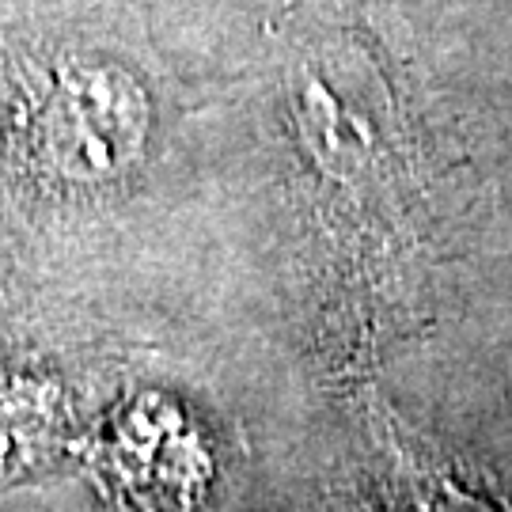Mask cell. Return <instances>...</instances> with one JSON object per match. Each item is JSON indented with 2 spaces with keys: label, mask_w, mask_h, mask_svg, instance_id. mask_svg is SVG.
Segmentation results:
<instances>
[{
  "label": "cell",
  "mask_w": 512,
  "mask_h": 512,
  "mask_svg": "<svg viewBox=\"0 0 512 512\" xmlns=\"http://www.w3.org/2000/svg\"><path fill=\"white\" fill-rule=\"evenodd\" d=\"M145 141V95L110 65L73 61L50 76L35 110V148L57 175L103 179Z\"/></svg>",
  "instance_id": "6da1fadb"
}]
</instances>
